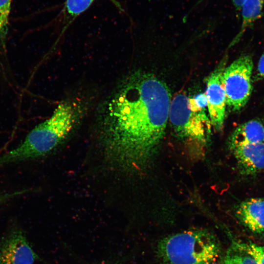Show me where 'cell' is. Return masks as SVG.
<instances>
[{
    "mask_svg": "<svg viewBox=\"0 0 264 264\" xmlns=\"http://www.w3.org/2000/svg\"><path fill=\"white\" fill-rule=\"evenodd\" d=\"M171 102L166 84L137 71L121 81L104 104L101 114L106 154L119 168L144 171L158 154Z\"/></svg>",
    "mask_w": 264,
    "mask_h": 264,
    "instance_id": "6da1fadb",
    "label": "cell"
},
{
    "mask_svg": "<svg viewBox=\"0 0 264 264\" xmlns=\"http://www.w3.org/2000/svg\"><path fill=\"white\" fill-rule=\"evenodd\" d=\"M86 101L70 98L62 101L51 116L35 126L16 147L0 154V168L46 155L70 133L88 108Z\"/></svg>",
    "mask_w": 264,
    "mask_h": 264,
    "instance_id": "7a4b0ae2",
    "label": "cell"
},
{
    "mask_svg": "<svg viewBox=\"0 0 264 264\" xmlns=\"http://www.w3.org/2000/svg\"><path fill=\"white\" fill-rule=\"evenodd\" d=\"M157 248L164 264H214L221 254L218 238L203 229L170 235L160 241Z\"/></svg>",
    "mask_w": 264,
    "mask_h": 264,
    "instance_id": "3957f363",
    "label": "cell"
},
{
    "mask_svg": "<svg viewBox=\"0 0 264 264\" xmlns=\"http://www.w3.org/2000/svg\"><path fill=\"white\" fill-rule=\"evenodd\" d=\"M169 121L180 139L206 147L210 142L212 126L205 108L184 93L176 94L171 102Z\"/></svg>",
    "mask_w": 264,
    "mask_h": 264,
    "instance_id": "277c9868",
    "label": "cell"
},
{
    "mask_svg": "<svg viewBox=\"0 0 264 264\" xmlns=\"http://www.w3.org/2000/svg\"><path fill=\"white\" fill-rule=\"evenodd\" d=\"M253 61L249 55H242L225 67L222 82L226 105L232 111H240L251 95Z\"/></svg>",
    "mask_w": 264,
    "mask_h": 264,
    "instance_id": "5b68a950",
    "label": "cell"
},
{
    "mask_svg": "<svg viewBox=\"0 0 264 264\" xmlns=\"http://www.w3.org/2000/svg\"><path fill=\"white\" fill-rule=\"evenodd\" d=\"M226 60L221 61L206 79L205 95L207 99L208 116L212 128L217 131L221 130L226 116V96L222 82Z\"/></svg>",
    "mask_w": 264,
    "mask_h": 264,
    "instance_id": "8992f818",
    "label": "cell"
},
{
    "mask_svg": "<svg viewBox=\"0 0 264 264\" xmlns=\"http://www.w3.org/2000/svg\"><path fill=\"white\" fill-rule=\"evenodd\" d=\"M37 259L20 229L11 230L0 240V264H33Z\"/></svg>",
    "mask_w": 264,
    "mask_h": 264,
    "instance_id": "52a82bcc",
    "label": "cell"
},
{
    "mask_svg": "<svg viewBox=\"0 0 264 264\" xmlns=\"http://www.w3.org/2000/svg\"><path fill=\"white\" fill-rule=\"evenodd\" d=\"M229 150L242 175H253L264 170V142L242 144Z\"/></svg>",
    "mask_w": 264,
    "mask_h": 264,
    "instance_id": "ba28073f",
    "label": "cell"
},
{
    "mask_svg": "<svg viewBox=\"0 0 264 264\" xmlns=\"http://www.w3.org/2000/svg\"><path fill=\"white\" fill-rule=\"evenodd\" d=\"M235 214L242 224L253 233H264V198L242 201L236 207Z\"/></svg>",
    "mask_w": 264,
    "mask_h": 264,
    "instance_id": "9c48e42d",
    "label": "cell"
},
{
    "mask_svg": "<svg viewBox=\"0 0 264 264\" xmlns=\"http://www.w3.org/2000/svg\"><path fill=\"white\" fill-rule=\"evenodd\" d=\"M264 142V125L258 120H251L238 126L228 140L229 149L244 144Z\"/></svg>",
    "mask_w": 264,
    "mask_h": 264,
    "instance_id": "30bf717a",
    "label": "cell"
},
{
    "mask_svg": "<svg viewBox=\"0 0 264 264\" xmlns=\"http://www.w3.org/2000/svg\"><path fill=\"white\" fill-rule=\"evenodd\" d=\"M264 6V0H244L241 9L242 22L240 30L229 44V47L238 43L246 30L261 17Z\"/></svg>",
    "mask_w": 264,
    "mask_h": 264,
    "instance_id": "8fae6325",
    "label": "cell"
},
{
    "mask_svg": "<svg viewBox=\"0 0 264 264\" xmlns=\"http://www.w3.org/2000/svg\"><path fill=\"white\" fill-rule=\"evenodd\" d=\"M95 0H66L62 9L66 28L78 16L87 10Z\"/></svg>",
    "mask_w": 264,
    "mask_h": 264,
    "instance_id": "7c38bea8",
    "label": "cell"
},
{
    "mask_svg": "<svg viewBox=\"0 0 264 264\" xmlns=\"http://www.w3.org/2000/svg\"><path fill=\"white\" fill-rule=\"evenodd\" d=\"M223 264H259L257 261L234 241L223 258Z\"/></svg>",
    "mask_w": 264,
    "mask_h": 264,
    "instance_id": "4fadbf2b",
    "label": "cell"
},
{
    "mask_svg": "<svg viewBox=\"0 0 264 264\" xmlns=\"http://www.w3.org/2000/svg\"><path fill=\"white\" fill-rule=\"evenodd\" d=\"M12 0H0V46L5 44Z\"/></svg>",
    "mask_w": 264,
    "mask_h": 264,
    "instance_id": "5bb4252c",
    "label": "cell"
},
{
    "mask_svg": "<svg viewBox=\"0 0 264 264\" xmlns=\"http://www.w3.org/2000/svg\"><path fill=\"white\" fill-rule=\"evenodd\" d=\"M239 245L251 255L259 264H264V246L248 242H238Z\"/></svg>",
    "mask_w": 264,
    "mask_h": 264,
    "instance_id": "9a60e30c",
    "label": "cell"
},
{
    "mask_svg": "<svg viewBox=\"0 0 264 264\" xmlns=\"http://www.w3.org/2000/svg\"><path fill=\"white\" fill-rule=\"evenodd\" d=\"M31 188H23L8 192L0 193V206L23 195L31 193Z\"/></svg>",
    "mask_w": 264,
    "mask_h": 264,
    "instance_id": "2e32d148",
    "label": "cell"
},
{
    "mask_svg": "<svg viewBox=\"0 0 264 264\" xmlns=\"http://www.w3.org/2000/svg\"><path fill=\"white\" fill-rule=\"evenodd\" d=\"M257 72L258 77L262 79H264V53L259 59Z\"/></svg>",
    "mask_w": 264,
    "mask_h": 264,
    "instance_id": "e0dca14e",
    "label": "cell"
},
{
    "mask_svg": "<svg viewBox=\"0 0 264 264\" xmlns=\"http://www.w3.org/2000/svg\"><path fill=\"white\" fill-rule=\"evenodd\" d=\"M232 2L237 10H241L242 6L245 0H231Z\"/></svg>",
    "mask_w": 264,
    "mask_h": 264,
    "instance_id": "ac0fdd59",
    "label": "cell"
}]
</instances>
